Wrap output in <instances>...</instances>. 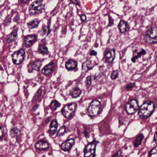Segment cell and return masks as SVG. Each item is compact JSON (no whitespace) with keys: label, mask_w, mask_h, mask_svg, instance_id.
I'll return each instance as SVG.
<instances>
[{"label":"cell","mask_w":157,"mask_h":157,"mask_svg":"<svg viewBox=\"0 0 157 157\" xmlns=\"http://www.w3.org/2000/svg\"><path fill=\"white\" fill-rule=\"evenodd\" d=\"M78 64V62L77 61L70 59L65 63V68L68 71H72L77 68Z\"/></svg>","instance_id":"15"},{"label":"cell","mask_w":157,"mask_h":157,"mask_svg":"<svg viewBox=\"0 0 157 157\" xmlns=\"http://www.w3.org/2000/svg\"><path fill=\"white\" fill-rule=\"evenodd\" d=\"M89 54H90V55H91V56H96V55L97 54V53L96 51H95V50H92L90 51Z\"/></svg>","instance_id":"34"},{"label":"cell","mask_w":157,"mask_h":157,"mask_svg":"<svg viewBox=\"0 0 157 157\" xmlns=\"http://www.w3.org/2000/svg\"><path fill=\"white\" fill-rule=\"evenodd\" d=\"M50 31H51V30L49 28V26H44L40 31V35L42 36H47L50 33Z\"/></svg>","instance_id":"24"},{"label":"cell","mask_w":157,"mask_h":157,"mask_svg":"<svg viewBox=\"0 0 157 157\" xmlns=\"http://www.w3.org/2000/svg\"><path fill=\"white\" fill-rule=\"evenodd\" d=\"M94 67L92 61L90 60H87L85 61L82 65V70L84 71L85 72H88L89 71L92 69Z\"/></svg>","instance_id":"18"},{"label":"cell","mask_w":157,"mask_h":157,"mask_svg":"<svg viewBox=\"0 0 157 157\" xmlns=\"http://www.w3.org/2000/svg\"><path fill=\"white\" fill-rule=\"evenodd\" d=\"M17 37V30H14L7 36L6 41L8 43H12L16 40Z\"/></svg>","instance_id":"20"},{"label":"cell","mask_w":157,"mask_h":157,"mask_svg":"<svg viewBox=\"0 0 157 157\" xmlns=\"http://www.w3.org/2000/svg\"><path fill=\"white\" fill-rule=\"evenodd\" d=\"M134 85H135V83H129V84H128V85L126 86V90H128V91L131 90V89H132L134 87Z\"/></svg>","instance_id":"31"},{"label":"cell","mask_w":157,"mask_h":157,"mask_svg":"<svg viewBox=\"0 0 157 157\" xmlns=\"http://www.w3.org/2000/svg\"><path fill=\"white\" fill-rule=\"evenodd\" d=\"M92 83V77L91 76H88L86 78V84L87 86H90Z\"/></svg>","instance_id":"30"},{"label":"cell","mask_w":157,"mask_h":157,"mask_svg":"<svg viewBox=\"0 0 157 157\" xmlns=\"http://www.w3.org/2000/svg\"><path fill=\"white\" fill-rule=\"evenodd\" d=\"M89 115L90 117H96L102 111L101 103L97 100H94L91 102L88 108Z\"/></svg>","instance_id":"3"},{"label":"cell","mask_w":157,"mask_h":157,"mask_svg":"<svg viewBox=\"0 0 157 157\" xmlns=\"http://www.w3.org/2000/svg\"><path fill=\"white\" fill-rule=\"evenodd\" d=\"M25 51L24 49H20L14 52L12 55V61L15 65H19L23 61L25 57Z\"/></svg>","instance_id":"7"},{"label":"cell","mask_w":157,"mask_h":157,"mask_svg":"<svg viewBox=\"0 0 157 157\" xmlns=\"http://www.w3.org/2000/svg\"><path fill=\"white\" fill-rule=\"evenodd\" d=\"M154 140L155 143H157V132L155 133V134H154Z\"/></svg>","instance_id":"37"},{"label":"cell","mask_w":157,"mask_h":157,"mask_svg":"<svg viewBox=\"0 0 157 157\" xmlns=\"http://www.w3.org/2000/svg\"><path fill=\"white\" fill-rule=\"evenodd\" d=\"M48 147L49 146L48 143L43 140L39 141L35 144L36 148L40 150H45L48 148Z\"/></svg>","instance_id":"16"},{"label":"cell","mask_w":157,"mask_h":157,"mask_svg":"<svg viewBox=\"0 0 157 157\" xmlns=\"http://www.w3.org/2000/svg\"><path fill=\"white\" fill-rule=\"evenodd\" d=\"M37 40V37L35 35L26 36L24 38V46L26 47H31Z\"/></svg>","instance_id":"9"},{"label":"cell","mask_w":157,"mask_h":157,"mask_svg":"<svg viewBox=\"0 0 157 157\" xmlns=\"http://www.w3.org/2000/svg\"><path fill=\"white\" fill-rule=\"evenodd\" d=\"M58 127V123L55 119L53 120L51 122L49 128V131L52 135H54L56 133Z\"/></svg>","instance_id":"21"},{"label":"cell","mask_w":157,"mask_h":157,"mask_svg":"<svg viewBox=\"0 0 157 157\" xmlns=\"http://www.w3.org/2000/svg\"><path fill=\"white\" fill-rule=\"evenodd\" d=\"M118 28L119 29V31L121 33H126L128 32L130 29V27L128 23L123 20L120 21L118 25Z\"/></svg>","instance_id":"14"},{"label":"cell","mask_w":157,"mask_h":157,"mask_svg":"<svg viewBox=\"0 0 157 157\" xmlns=\"http://www.w3.org/2000/svg\"><path fill=\"white\" fill-rule=\"evenodd\" d=\"M3 132L1 128H0V139L3 136Z\"/></svg>","instance_id":"36"},{"label":"cell","mask_w":157,"mask_h":157,"mask_svg":"<svg viewBox=\"0 0 157 157\" xmlns=\"http://www.w3.org/2000/svg\"><path fill=\"white\" fill-rule=\"evenodd\" d=\"M61 105V104L60 102H58L57 100H54L51 102V104H50V107L52 110L55 111L58 107H60Z\"/></svg>","instance_id":"26"},{"label":"cell","mask_w":157,"mask_h":157,"mask_svg":"<svg viewBox=\"0 0 157 157\" xmlns=\"http://www.w3.org/2000/svg\"><path fill=\"white\" fill-rule=\"evenodd\" d=\"M77 107V104L75 103L67 104L64 106L62 110V113L63 115L66 118H70L76 112Z\"/></svg>","instance_id":"5"},{"label":"cell","mask_w":157,"mask_h":157,"mask_svg":"<svg viewBox=\"0 0 157 157\" xmlns=\"http://www.w3.org/2000/svg\"><path fill=\"white\" fill-rule=\"evenodd\" d=\"M109 24H108V26H112L114 24V20L113 19H112V18H111V16H109Z\"/></svg>","instance_id":"32"},{"label":"cell","mask_w":157,"mask_h":157,"mask_svg":"<svg viewBox=\"0 0 157 157\" xmlns=\"http://www.w3.org/2000/svg\"><path fill=\"white\" fill-rule=\"evenodd\" d=\"M65 133V126H62L60 128V130L58 131L57 133V136H61L62 135H64Z\"/></svg>","instance_id":"28"},{"label":"cell","mask_w":157,"mask_h":157,"mask_svg":"<svg viewBox=\"0 0 157 157\" xmlns=\"http://www.w3.org/2000/svg\"><path fill=\"white\" fill-rule=\"evenodd\" d=\"M149 157H157V147L152 148L149 152Z\"/></svg>","instance_id":"27"},{"label":"cell","mask_w":157,"mask_h":157,"mask_svg":"<svg viewBox=\"0 0 157 157\" xmlns=\"http://www.w3.org/2000/svg\"><path fill=\"white\" fill-rule=\"evenodd\" d=\"M80 18L82 21H83V22H84L87 19V17H86L85 14H82L80 16Z\"/></svg>","instance_id":"33"},{"label":"cell","mask_w":157,"mask_h":157,"mask_svg":"<svg viewBox=\"0 0 157 157\" xmlns=\"http://www.w3.org/2000/svg\"><path fill=\"white\" fill-rule=\"evenodd\" d=\"M44 5L42 1H37L31 4L29 9V13L31 15L40 14L44 9Z\"/></svg>","instance_id":"4"},{"label":"cell","mask_w":157,"mask_h":157,"mask_svg":"<svg viewBox=\"0 0 157 157\" xmlns=\"http://www.w3.org/2000/svg\"><path fill=\"white\" fill-rule=\"evenodd\" d=\"M154 103L151 100L144 102L139 109L138 115L142 119H146L149 117L155 109Z\"/></svg>","instance_id":"1"},{"label":"cell","mask_w":157,"mask_h":157,"mask_svg":"<svg viewBox=\"0 0 157 157\" xmlns=\"http://www.w3.org/2000/svg\"><path fill=\"white\" fill-rule=\"evenodd\" d=\"M54 67H55V64H54V63H50L49 64L46 65L43 68L42 71V74L46 76H48L53 72Z\"/></svg>","instance_id":"12"},{"label":"cell","mask_w":157,"mask_h":157,"mask_svg":"<svg viewBox=\"0 0 157 157\" xmlns=\"http://www.w3.org/2000/svg\"><path fill=\"white\" fill-rule=\"evenodd\" d=\"M71 2H72V3H74L75 5H78V6L80 5V2L79 1H78V0H76V1L71 0Z\"/></svg>","instance_id":"35"},{"label":"cell","mask_w":157,"mask_h":157,"mask_svg":"<svg viewBox=\"0 0 157 157\" xmlns=\"http://www.w3.org/2000/svg\"><path fill=\"white\" fill-rule=\"evenodd\" d=\"M22 2H24V1H22Z\"/></svg>","instance_id":"39"},{"label":"cell","mask_w":157,"mask_h":157,"mask_svg":"<svg viewBox=\"0 0 157 157\" xmlns=\"http://www.w3.org/2000/svg\"><path fill=\"white\" fill-rule=\"evenodd\" d=\"M146 54V51L144 49H137L134 52V56L131 59L132 61L135 63L139 58H140L141 56L145 55Z\"/></svg>","instance_id":"13"},{"label":"cell","mask_w":157,"mask_h":157,"mask_svg":"<svg viewBox=\"0 0 157 157\" xmlns=\"http://www.w3.org/2000/svg\"><path fill=\"white\" fill-rule=\"evenodd\" d=\"M118 73H119V72H118V70H115L113 71L112 72V74H111V78L113 80L116 79L118 77Z\"/></svg>","instance_id":"29"},{"label":"cell","mask_w":157,"mask_h":157,"mask_svg":"<svg viewBox=\"0 0 157 157\" xmlns=\"http://www.w3.org/2000/svg\"><path fill=\"white\" fill-rule=\"evenodd\" d=\"M144 138V136L143 134H140L139 136H137L135 139L134 141V147H137L139 145H140L141 143V141L143 140Z\"/></svg>","instance_id":"25"},{"label":"cell","mask_w":157,"mask_h":157,"mask_svg":"<svg viewBox=\"0 0 157 157\" xmlns=\"http://www.w3.org/2000/svg\"><path fill=\"white\" fill-rule=\"evenodd\" d=\"M70 94L72 98H76L80 96L82 94V90L78 87H75L70 90Z\"/></svg>","instance_id":"17"},{"label":"cell","mask_w":157,"mask_h":157,"mask_svg":"<svg viewBox=\"0 0 157 157\" xmlns=\"http://www.w3.org/2000/svg\"><path fill=\"white\" fill-rule=\"evenodd\" d=\"M145 42L149 44H154L157 41V29L156 26L150 28L146 31L144 36Z\"/></svg>","instance_id":"2"},{"label":"cell","mask_w":157,"mask_h":157,"mask_svg":"<svg viewBox=\"0 0 157 157\" xmlns=\"http://www.w3.org/2000/svg\"><path fill=\"white\" fill-rule=\"evenodd\" d=\"M98 142L93 141L88 144L84 150V157H95L96 155V147Z\"/></svg>","instance_id":"6"},{"label":"cell","mask_w":157,"mask_h":157,"mask_svg":"<svg viewBox=\"0 0 157 157\" xmlns=\"http://www.w3.org/2000/svg\"><path fill=\"white\" fill-rule=\"evenodd\" d=\"M139 109V104L136 99L130 100L125 106V110L129 114L134 113Z\"/></svg>","instance_id":"8"},{"label":"cell","mask_w":157,"mask_h":157,"mask_svg":"<svg viewBox=\"0 0 157 157\" xmlns=\"http://www.w3.org/2000/svg\"><path fill=\"white\" fill-rule=\"evenodd\" d=\"M116 57V51L115 49H111L106 51L104 57L106 61L109 63H112Z\"/></svg>","instance_id":"11"},{"label":"cell","mask_w":157,"mask_h":157,"mask_svg":"<svg viewBox=\"0 0 157 157\" xmlns=\"http://www.w3.org/2000/svg\"><path fill=\"white\" fill-rule=\"evenodd\" d=\"M38 51L40 53L45 55H47L49 54L48 48L46 45L44 44H40L38 47Z\"/></svg>","instance_id":"23"},{"label":"cell","mask_w":157,"mask_h":157,"mask_svg":"<svg viewBox=\"0 0 157 157\" xmlns=\"http://www.w3.org/2000/svg\"><path fill=\"white\" fill-rule=\"evenodd\" d=\"M75 143V141L73 139H69L61 145V148L64 151H69L73 147Z\"/></svg>","instance_id":"10"},{"label":"cell","mask_w":157,"mask_h":157,"mask_svg":"<svg viewBox=\"0 0 157 157\" xmlns=\"http://www.w3.org/2000/svg\"><path fill=\"white\" fill-rule=\"evenodd\" d=\"M119 153L118 152H117L116 153H115V154H114L113 155V156H112V157H118L119 156Z\"/></svg>","instance_id":"38"},{"label":"cell","mask_w":157,"mask_h":157,"mask_svg":"<svg viewBox=\"0 0 157 157\" xmlns=\"http://www.w3.org/2000/svg\"><path fill=\"white\" fill-rule=\"evenodd\" d=\"M40 22V20L38 19H35L28 23L27 25L29 29H33L36 28L38 27Z\"/></svg>","instance_id":"22"},{"label":"cell","mask_w":157,"mask_h":157,"mask_svg":"<svg viewBox=\"0 0 157 157\" xmlns=\"http://www.w3.org/2000/svg\"><path fill=\"white\" fill-rule=\"evenodd\" d=\"M31 67L33 70L39 71L42 65V61L37 60L31 63Z\"/></svg>","instance_id":"19"}]
</instances>
